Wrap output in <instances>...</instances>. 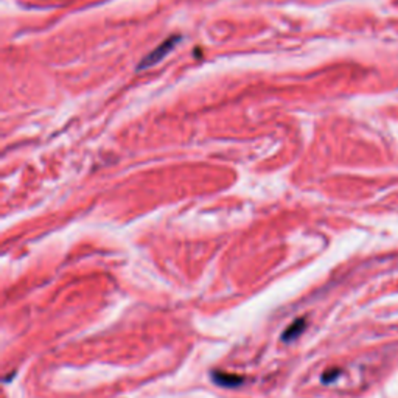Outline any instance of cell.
I'll return each mask as SVG.
<instances>
[{
	"instance_id": "1",
	"label": "cell",
	"mask_w": 398,
	"mask_h": 398,
	"mask_svg": "<svg viewBox=\"0 0 398 398\" xmlns=\"http://www.w3.org/2000/svg\"><path fill=\"white\" fill-rule=\"evenodd\" d=\"M175 42H176V37H172V39H168V41H165L162 45H159L153 53H149L146 58H145V61L140 64V69H145V67H148V66H153V64H156L157 61H160L163 56L173 48V45H175Z\"/></svg>"
},
{
	"instance_id": "2",
	"label": "cell",
	"mask_w": 398,
	"mask_h": 398,
	"mask_svg": "<svg viewBox=\"0 0 398 398\" xmlns=\"http://www.w3.org/2000/svg\"><path fill=\"white\" fill-rule=\"evenodd\" d=\"M304 327H305V322H304V320H296V322L291 325V328L285 331V334H283V339L290 340V339L299 336V333H300V330H302Z\"/></svg>"
},
{
	"instance_id": "3",
	"label": "cell",
	"mask_w": 398,
	"mask_h": 398,
	"mask_svg": "<svg viewBox=\"0 0 398 398\" xmlns=\"http://www.w3.org/2000/svg\"><path fill=\"white\" fill-rule=\"evenodd\" d=\"M216 383L219 384H224V386H235L241 381V378L238 376H229V375H216L215 376Z\"/></svg>"
}]
</instances>
